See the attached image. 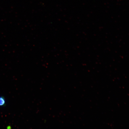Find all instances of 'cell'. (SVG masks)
<instances>
[{"label": "cell", "instance_id": "obj_1", "mask_svg": "<svg viewBox=\"0 0 129 129\" xmlns=\"http://www.w3.org/2000/svg\"><path fill=\"white\" fill-rule=\"evenodd\" d=\"M6 100L3 96H0V106H3L5 105Z\"/></svg>", "mask_w": 129, "mask_h": 129}]
</instances>
